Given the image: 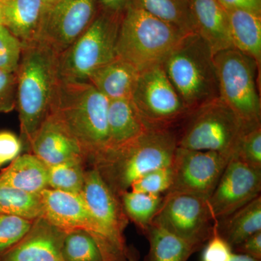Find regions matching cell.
I'll use <instances>...</instances> for the list:
<instances>
[{"label": "cell", "instance_id": "6da1fadb", "mask_svg": "<svg viewBox=\"0 0 261 261\" xmlns=\"http://www.w3.org/2000/svg\"><path fill=\"white\" fill-rule=\"evenodd\" d=\"M177 147L175 128H148L135 140L103 151L94 161L103 179L120 197L141 176L171 166Z\"/></svg>", "mask_w": 261, "mask_h": 261}, {"label": "cell", "instance_id": "7a4b0ae2", "mask_svg": "<svg viewBox=\"0 0 261 261\" xmlns=\"http://www.w3.org/2000/svg\"><path fill=\"white\" fill-rule=\"evenodd\" d=\"M109 99L88 82L59 80L49 114L63 123L92 159L107 149Z\"/></svg>", "mask_w": 261, "mask_h": 261}, {"label": "cell", "instance_id": "3957f363", "mask_svg": "<svg viewBox=\"0 0 261 261\" xmlns=\"http://www.w3.org/2000/svg\"><path fill=\"white\" fill-rule=\"evenodd\" d=\"M58 53L36 42L23 47L16 75L20 128L29 143L49 114L59 78Z\"/></svg>", "mask_w": 261, "mask_h": 261}, {"label": "cell", "instance_id": "277c9868", "mask_svg": "<svg viewBox=\"0 0 261 261\" xmlns=\"http://www.w3.org/2000/svg\"><path fill=\"white\" fill-rule=\"evenodd\" d=\"M162 66L190 112L220 98L214 53L197 33L185 34Z\"/></svg>", "mask_w": 261, "mask_h": 261}, {"label": "cell", "instance_id": "5b68a950", "mask_svg": "<svg viewBox=\"0 0 261 261\" xmlns=\"http://www.w3.org/2000/svg\"><path fill=\"white\" fill-rule=\"evenodd\" d=\"M185 34L130 2L120 23L117 57L141 72L162 65Z\"/></svg>", "mask_w": 261, "mask_h": 261}, {"label": "cell", "instance_id": "8992f818", "mask_svg": "<svg viewBox=\"0 0 261 261\" xmlns=\"http://www.w3.org/2000/svg\"><path fill=\"white\" fill-rule=\"evenodd\" d=\"M122 16L101 11L87 30L58 57L59 80L88 82L98 68L117 58Z\"/></svg>", "mask_w": 261, "mask_h": 261}, {"label": "cell", "instance_id": "52a82bcc", "mask_svg": "<svg viewBox=\"0 0 261 261\" xmlns=\"http://www.w3.org/2000/svg\"><path fill=\"white\" fill-rule=\"evenodd\" d=\"M244 123L229 106L218 98L192 110L185 117L176 130L178 147L232 156Z\"/></svg>", "mask_w": 261, "mask_h": 261}, {"label": "cell", "instance_id": "ba28073f", "mask_svg": "<svg viewBox=\"0 0 261 261\" xmlns=\"http://www.w3.org/2000/svg\"><path fill=\"white\" fill-rule=\"evenodd\" d=\"M219 97L244 123H261V102L257 85L260 66L235 48L214 54Z\"/></svg>", "mask_w": 261, "mask_h": 261}, {"label": "cell", "instance_id": "9c48e42d", "mask_svg": "<svg viewBox=\"0 0 261 261\" xmlns=\"http://www.w3.org/2000/svg\"><path fill=\"white\" fill-rule=\"evenodd\" d=\"M81 195L97 224L98 247L104 261H127L124 230L128 224L119 197L110 188L97 168L85 172Z\"/></svg>", "mask_w": 261, "mask_h": 261}, {"label": "cell", "instance_id": "30bf717a", "mask_svg": "<svg viewBox=\"0 0 261 261\" xmlns=\"http://www.w3.org/2000/svg\"><path fill=\"white\" fill-rule=\"evenodd\" d=\"M130 99L142 121L150 128H175L190 113L162 65L140 72Z\"/></svg>", "mask_w": 261, "mask_h": 261}, {"label": "cell", "instance_id": "8fae6325", "mask_svg": "<svg viewBox=\"0 0 261 261\" xmlns=\"http://www.w3.org/2000/svg\"><path fill=\"white\" fill-rule=\"evenodd\" d=\"M152 224L200 250L214 231V220L207 200L184 192L165 194Z\"/></svg>", "mask_w": 261, "mask_h": 261}, {"label": "cell", "instance_id": "7c38bea8", "mask_svg": "<svg viewBox=\"0 0 261 261\" xmlns=\"http://www.w3.org/2000/svg\"><path fill=\"white\" fill-rule=\"evenodd\" d=\"M231 158L214 151L177 147L171 164L172 183L167 192L192 194L207 200Z\"/></svg>", "mask_w": 261, "mask_h": 261}, {"label": "cell", "instance_id": "4fadbf2b", "mask_svg": "<svg viewBox=\"0 0 261 261\" xmlns=\"http://www.w3.org/2000/svg\"><path fill=\"white\" fill-rule=\"evenodd\" d=\"M99 6V0H58L46 10L37 42L61 54L93 22Z\"/></svg>", "mask_w": 261, "mask_h": 261}, {"label": "cell", "instance_id": "5bb4252c", "mask_svg": "<svg viewBox=\"0 0 261 261\" xmlns=\"http://www.w3.org/2000/svg\"><path fill=\"white\" fill-rule=\"evenodd\" d=\"M260 192L261 168L231 157L207 200L214 223L256 198Z\"/></svg>", "mask_w": 261, "mask_h": 261}, {"label": "cell", "instance_id": "9a60e30c", "mask_svg": "<svg viewBox=\"0 0 261 261\" xmlns=\"http://www.w3.org/2000/svg\"><path fill=\"white\" fill-rule=\"evenodd\" d=\"M40 195L43 219L64 233L85 231L93 238L98 246L97 224L81 194L47 188Z\"/></svg>", "mask_w": 261, "mask_h": 261}, {"label": "cell", "instance_id": "2e32d148", "mask_svg": "<svg viewBox=\"0 0 261 261\" xmlns=\"http://www.w3.org/2000/svg\"><path fill=\"white\" fill-rule=\"evenodd\" d=\"M33 154L44 165L53 166L87 157L76 139L53 115L48 114L30 142Z\"/></svg>", "mask_w": 261, "mask_h": 261}, {"label": "cell", "instance_id": "e0dca14e", "mask_svg": "<svg viewBox=\"0 0 261 261\" xmlns=\"http://www.w3.org/2000/svg\"><path fill=\"white\" fill-rule=\"evenodd\" d=\"M65 234L39 218L20 241L2 254L0 261H64L62 247Z\"/></svg>", "mask_w": 261, "mask_h": 261}, {"label": "cell", "instance_id": "ac0fdd59", "mask_svg": "<svg viewBox=\"0 0 261 261\" xmlns=\"http://www.w3.org/2000/svg\"><path fill=\"white\" fill-rule=\"evenodd\" d=\"M46 10L44 0H1L0 25L24 47L37 42Z\"/></svg>", "mask_w": 261, "mask_h": 261}, {"label": "cell", "instance_id": "d6986e66", "mask_svg": "<svg viewBox=\"0 0 261 261\" xmlns=\"http://www.w3.org/2000/svg\"><path fill=\"white\" fill-rule=\"evenodd\" d=\"M196 33L208 44L214 54L233 48L227 11L218 0H187Z\"/></svg>", "mask_w": 261, "mask_h": 261}, {"label": "cell", "instance_id": "ffe728a7", "mask_svg": "<svg viewBox=\"0 0 261 261\" xmlns=\"http://www.w3.org/2000/svg\"><path fill=\"white\" fill-rule=\"evenodd\" d=\"M140 73L133 65L117 57L95 70L88 82L109 100L132 99Z\"/></svg>", "mask_w": 261, "mask_h": 261}, {"label": "cell", "instance_id": "44dd1931", "mask_svg": "<svg viewBox=\"0 0 261 261\" xmlns=\"http://www.w3.org/2000/svg\"><path fill=\"white\" fill-rule=\"evenodd\" d=\"M214 230L232 250L254 233L261 231V195L215 221Z\"/></svg>", "mask_w": 261, "mask_h": 261}, {"label": "cell", "instance_id": "7402d4cb", "mask_svg": "<svg viewBox=\"0 0 261 261\" xmlns=\"http://www.w3.org/2000/svg\"><path fill=\"white\" fill-rule=\"evenodd\" d=\"M108 128L110 149L135 140L150 127L142 121L132 99H120L109 100Z\"/></svg>", "mask_w": 261, "mask_h": 261}, {"label": "cell", "instance_id": "603a6c76", "mask_svg": "<svg viewBox=\"0 0 261 261\" xmlns=\"http://www.w3.org/2000/svg\"><path fill=\"white\" fill-rule=\"evenodd\" d=\"M0 185L40 194L48 188L47 166L34 154L18 155L0 172Z\"/></svg>", "mask_w": 261, "mask_h": 261}, {"label": "cell", "instance_id": "cb8c5ba5", "mask_svg": "<svg viewBox=\"0 0 261 261\" xmlns=\"http://www.w3.org/2000/svg\"><path fill=\"white\" fill-rule=\"evenodd\" d=\"M233 48L261 63V15L240 9L226 10Z\"/></svg>", "mask_w": 261, "mask_h": 261}, {"label": "cell", "instance_id": "d4e9b609", "mask_svg": "<svg viewBox=\"0 0 261 261\" xmlns=\"http://www.w3.org/2000/svg\"><path fill=\"white\" fill-rule=\"evenodd\" d=\"M144 234L149 242V250L145 261H187L200 250L198 247L153 224Z\"/></svg>", "mask_w": 261, "mask_h": 261}, {"label": "cell", "instance_id": "484cf974", "mask_svg": "<svg viewBox=\"0 0 261 261\" xmlns=\"http://www.w3.org/2000/svg\"><path fill=\"white\" fill-rule=\"evenodd\" d=\"M149 14L174 25L185 34L196 33L187 0H130Z\"/></svg>", "mask_w": 261, "mask_h": 261}, {"label": "cell", "instance_id": "4316f807", "mask_svg": "<svg viewBox=\"0 0 261 261\" xmlns=\"http://www.w3.org/2000/svg\"><path fill=\"white\" fill-rule=\"evenodd\" d=\"M42 214L40 194L0 185V214L13 215L35 221L42 217Z\"/></svg>", "mask_w": 261, "mask_h": 261}, {"label": "cell", "instance_id": "83f0119b", "mask_svg": "<svg viewBox=\"0 0 261 261\" xmlns=\"http://www.w3.org/2000/svg\"><path fill=\"white\" fill-rule=\"evenodd\" d=\"M119 197L127 218L133 221L144 233L152 224L162 203L163 195L128 190Z\"/></svg>", "mask_w": 261, "mask_h": 261}, {"label": "cell", "instance_id": "f1b7e54d", "mask_svg": "<svg viewBox=\"0 0 261 261\" xmlns=\"http://www.w3.org/2000/svg\"><path fill=\"white\" fill-rule=\"evenodd\" d=\"M83 160H72L47 166L48 188L69 193L80 194L83 189Z\"/></svg>", "mask_w": 261, "mask_h": 261}, {"label": "cell", "instance_id": "f546056e", "mask_svg": "<svg viewBox=\"0 0 261 261\" xmlns=\"http://www.w3.org/2000/svg\"><path fill=\"white\" fill-rule=\"evenodd\" d=\"M62 254L64 261H104L93 238L83 231L65 233Z\"/></svg>", "mask_w": 261, "mask_h": 261}, {"label": "cell", "instance_id": "4dcf8cb0", "mask_svg": "<svg viewBox=\"0 0 261 261\" xmlns=\"http://www.w3.org/2000/svg\"><path fill=\"white\" fill-rule=\"evenodd\" d=\"M231 157L252 167L261 168V123H244Z\"/></svg>", "mask_w": 261, "mask_h": 261}, {"label": "cell", "instance_id": "1f68e13d", "mask_svg": "<svg viewBox=\"0 0 261 261\" xmlns=\"http://www.w3.org/2000/svg\"><path fill=\"white\" fill-rule=\"evenodd\" d=\"M32 220L13 215L0 214V254L16 245L32 228Z\"/></svg>", "mask_w": 261, "mask_h": 261}, {"label": "cell", "instance_id": "d6a6232c", "mask_svg": "<svg viewBox=\"0 0 261 261\" xmlns=\"http://www.w3.org/2000/svg\"><path fill=\"white\" fill-rule=\"evenodd\" d=\"M172 183L171 166L152 170L136 180L129 190L130 191L162 195L169 190Z\"/></svg>", "mask_w": 261, "mask_h": 261}, {"label": "cell", "instance_id": "836d02e7", "mask_svg": "<svg viewBox=\"0 0 261 261\" xmlns=\"http://www.w3.org/2000/svg\"><path fill=\"white\" fill-rule=\"evenodd\" d=\"M22 50L21 42L0 25V70L9 73H16Z\"/></svg>", "mask_w": 261, "mask_h": 261}, {"label": "cell", "instance_id": "e575fe53", "mask_svg": "<svg viewBox=\"0 0 261 261\" xmlns=\"http://www.w3.org/2000/svg\"><path fill=\"white\" fill-rule=\"evenodd\" d=\"M233 253L231 247L214 230L205 244L201 261H231Z\"/></svg>", "mask_w": 261, "mask_h": 261}, {"label": "cell", "instance_id": "d590c367", "mask_svg": "<svg viewBox=\"0 0 261 261\" xmlns=\"http://www.w3.org/2000/svg\"><path fill=\"white\" fill-rule=\"evenodd\" d=\"M21 149V142L14 134L0 132V167L16 159Z\"/></svg>", "mask_w": 261, "mask_h": 261}, {"label": "cell", "instance_id": "8d00e7d4", "mask_svg": "<svg viewBox=\"0 0 261 261\" xmlns=\"http://www.w3.org/2000/svg\"><path fill=\"white\" fill-rule=\"evenodd\" d=\"M16 89V75L0 70V111L11 109Z\"/></svg>", "mask_w": 261, "mask_h": 261}, {"label": "cell", "instance_id": "74e56055", "mask_svg": "<svg viewBox=\"0 0 261 261\" xmlns=\"http://www.w3.org/2000/svg\"><path fill=\"white\" fill-rule=\"evenodd\" d=\"M232 250L235 253L261 260V231L254 233Z\"/></svg>", "mask_w": 261, "mask_h": 261}, {"label": "cell", "instance_id": "f35d334b", "mask_svg": "<svg viewBox=\"0 0 261 261\" xmlns=\"http://www.w3.org/2000/svg\"><path fill=\"white\" fill-rule=\"evenodd\" d=\"M226 10L240 9L261 15V0H218Z\"/></svg>", "mask_w": 261, "mask_h": 261}, {"label": "cell", "instance_id": "ab89813d", "mask_svg": "<svg viewBox=\"0 0 261 261\" xmlns=\"http://www.w3.org/2000/svg\"><path fill=\"white\" fill-rule=\"evenodd\" d=\"M130 0H99L102 11L109 14L122 16Z\"/></svg>", "mask_w": 261, "mask_h": 261}, {"label": "cell", "instance_id": "60d3db41", "mask_svg": "<svg viewBox=\"0 0 261 261\" xmlns=\"http://www.w3.org/2000/svg\"><path fill=\"white\" fill-rule=\"evenodd\" d=\"M231 261H261V260H257V259L247 256V255H243V254L235 253V252H233Z\"/></svg>", "mask_w": 261, "mask_h": 261}, {"label": "cell", "instance_id": "b9f144b4", "mask_svg": "<svg viewBox=\"0 0 261 261\" xmlns=\"http://www.w3.org/2000/svg\"><path fill=\"white\" fill-rule=\"evenodd\" d=\"M139 253L136 249L128 248L127 261H139Z\"/></svg>", "mask_w": 261, "mask_h": 261}, {"label": "cell", "instance_id": "7bdbcfd3", "mask_svg": "<svg viewBox=\"0 0 261 261\" xmlns=\"http://www.w3.org/2000/svg\"><path fill=\"white\" fill-rule=\"evenodd\" d=\"M44 1L47 8H49V6H51V5L54 4L55 3H56L58 0H44Z\"/></svg>", "mask_w": 261, "mask_h": 261}, {"label": "cell", "instance_id": "ee69618b", "mask_svg": "<svg viewBox=\"0 0 261 261\" xmlns=\"http://www.w3.org/2000/svg\"><path fill=\"white\" fill-rule=\"evenodd\" d=\"M0 1H1V0H0Z\"/></svg>", "mask_w": 261, "mask_h": 261}]
</instances>
